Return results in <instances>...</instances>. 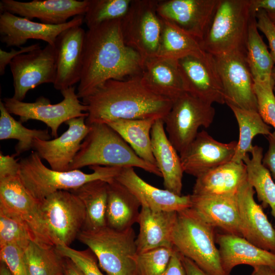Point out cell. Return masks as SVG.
<instances>
[{"label": "cell", "instance_id": "cell-34", "mask_svg": "<svg viewBox=\"0 0 275 275\" xmlns=\"http://www.w3.org/2000/svg\"><path fill=\"white\" fill-rule=\"evenodd\" d=\"M246 58L254 81L273 82L274 62L258 32L256 14H253L249 26L246 43Z\"/></svg>", "mask_w": 275, "mask_h": 275}, {"label": "cell", "instance_id": "cell-37", "mask_svg": "<svg viewBox=\"0 0 275 275\" xmlns=\"http://www.w3.org/2000/svg\"><path fill=\"white\" fill-rule=\"evenodd\" d=\"M0 140L15 139L18 143L15 146L16 155H18L33 149L35 139L49 140L50 135L47 129H31L25 127L20 121L16 120L0 101Z\"/></svg>", "mask_w": 275, "mask_h": 275}, {"label": "cell", "instance_id": "cell-38", "mask_svg": "<svg viewBox=\"0 0 275 275\" xmlns=\"http://www.w3.org/2000/svg\"><path fill=\"white\" fill-rule=\"evenodd\" d=\"M25 253L30 275H62L64 257L56 246L31 241Z\"/></svg>", "mask_w": 275, "mask_h": 275}, {"label": "cell", "instance_id": "cell-53", "mask_svg": "<svg viewBox=\"0 0 275 275\" xmlns=\"http://www.w3.org/2000/svg\"><path fill=\"white\" fill-rule=\"evenodd\" d=\"M251 275H275V269L266 266H257L253 267Z\"/></svg>", "mask_w": 275, "mask_h": 275}, {"label": "cell", "instance_id": "cell-28", "mask_svg": "<svg viewBox=\"0 0 275 275\" xmlns=\"http://www.w3.org/2000/svg\"><path fill=\"white\" fill-rule=\"evenodd\" d=\"M145 86L156 94L175 101L185 92L177 60L155 57L144 62L141 73Z\"/></svg>", "mask_w": 275, "mask_h": 275}, {"label": "cell", "instance_id": "cell-32", "mask_svg": "<svg viewBox=\"0 0 275 275\" xmlns=\"http://www.w3.org/2000/svg\"><path fill=\"white\" fill-rule=\"evenodd\" d=\"M108 183L96 180L70 190L82 202L86 211L85 230H95L106 225Z\"/></svg>", "mask_w": 275, "mask_h": 275}, {"label": "cell", "instance_id": "cell-52", "mask_svg": "<svg viewBox=\"0 0 275 275\" xmlns=\"http://www.w3.org/2000/svg\"><path fill=\"white\" fill-rule=\"evenodd\" d=\"M62 275H84V274L70 259L64 257Z\"/></svg>", "mask_w": 275, "mask_h": 275}, {"label": "cell", "instance_id": "cell-44", "mask_svg": "<svg viewBox=\"0 0 275 275\" xmlns=\"http://www.w3.org/2000/svg\"><path fill=\"white\" fill-rule=\"evenodd\" d=\"M0 259L12 275H30L22 248L13 244L0 245Z\"/></svg>", "mask_w": 275, "mask_h": 275}, {"label": "cell", "instance_id": "cell-8", "mask_svg": "<svg viewBox=\"0 0 275 275\" xmlns=\"http://www.w3.org/2000/svg\"><path fill=\"white\" fill-rule=\"evenodd\" d=\"M42 218L53 245L69 246L77 238L86 220L85 207L69 190H59L40 202Z\"/></svg>", "mask_w": 275, "mask_h": 275}, {"label": "cell", "instance_id": "cell-16", "mask_svg": "<svg viewBox=\"0 0 275 275\" xmlns=\"http://www.w3.org/2000/svg\"><path fill=\"white\" fill-rule=\"evenodd\" d=\"M84 16L79 15L61 24L37 22L9 12L0 14V40L7 47H21L29 40H41L54 46L57 38L65 30L81 26Z\"/></svg>", "mask_w": 275, "mask_h": 275}, {"label": "cell", "instance_id": "cell-33", "mask_svg": "<svg viewBox=\"0 0 275 275\" xmlns=\"http://www.w3.org/2000/svg\"><path fill=\"white\" fill-rule=\"evenodd\" d=\"M251 153V158L248 154L242 160L246 166L247 181L254 189L263 207L271 208L275 221V183L270 172L262 163L263 148L255 145Z\"/></svg>", "mask_w": 275, "mask_h": 275}, {"label": "cell", "instance_id": "cell-4", "mask_svg": "<svg viewBox=\"0 0 275 275\" xmlns=\"http://www.w3.org/2000/svg\"><path fill=\"white\" fill-rule=\"evenodd\" d=\"M36 151L19 162V178L28 191L39 202L59 190H72L96 180L109 182L115 179L122 168L94 166L88 174L79 170L61 172L49 169Z\"/></svg>", "mask_w": 275, "mask_h": 275}, {"label": "cell", "instance_id": "cell-30", "mask_svg": "<svg viewBox=\"0 0 275 275\" xmlns=\"http://www.w3.org/2000/svg\"><path fill=\"white\" fill-rule=\"evenodd\" d=\"M108 183L106 225L124 230L138 223L141 204L135 196L115 179Z\"/></svg>", "mask_w": 275, "mask_h": 275}, {"label": "cell", "instance_id": "cell-55", "mask_svg": "<svg viewBox=\"0 0 275 275\" xmlns=\"http://www.w3.org/2000/svg\"><path fill=\"white\" fill-rule=\"evenodd\" d=\"M271 77L273 82V89L275 91V67L272 70Z\"/></svg>", "mask_w": 275, "mask_h": 275}, {"label": "cell", "instance_id": "cell-20", "mask_svg": "<svg viewBox=\"0 0 275 275\" xmlns=\"http://www.w3.org/2000/svg\"><path fill=\"white\" fill-rule=\"evenodd\" d=\"M86 32L75 26L62 32L55 43L56 75L53 87L60 91L79 83Z\"/></svg>", "mask_w": 275, "mask_h": 275}, {"label": "cell", "instance_id": "cell-9", "mask_svg": "<svg viewBox=\"0 0 275 275\" xmlns=\"http://www.w3.org/2000/svg\"><path fill=\"white\" fill-rule=\"evenodd\" d=\"M159 0H132L121 20L125 43L135 50L144 61L156 57L162 29L157 7Z\"/></svg>", "mask_w": 275, "mask_h": 275}, {"label": "cell", "instance_id": "cell-23", "mask_svg": "<svg viewBox=\"0 0 275 275\" xmlns=\"http://www.w3.org/2000/svg\"><path fill=\"white\" fill-rule=\"evenodd\" d=\"M115 179L135 196L141 207L153 210L177 212L191 207L190 195L179 196L166 189L152 186L142 179L133 168H122Z\"/></svg>", "mask_w": 275, "mask_h": 275}, {"label": "cell", "instance_id": "cell-43", "mask_svg": "<svg viewBox=\"0 0 275 275\" xmlns=\"http://www.w3.org/2000/svg\"><path fill=\"white\" fill-rule=\"evenodd\" d=\"M56 248L63 257L70 259L84 275H104L99 267L96 257L90 249L77 250L64 245H58Z\"/></svg>", "mask_w": 275, "mask_h": 275}, {"label": "cell", "instance_id": "cell-12", "mask_svg": "<svg viewBox=\"0 0 275 275\" xmlns=\"http://www.w3.org/2000/svg\"><path fill=\"white\" fill-rule=\"evenodd\" d=\"M214 57L224 89L225 103L258 112L254 81L246 53L233 51Z\"/></svg>", "mask_w": 275, "mask_h": 275}, {"label": "cell", "instance_id": "cell-24", "mask_svg": "<svg viewBox=\"0 0 275 275\" xmlns=\"http://www.w3.org/2000/svg\"><path fill=\"white\" fill-rule=\"evenodd\" d=\"M215 240L226 275H230L233 269L239 265L266 266L275 269V253L255 245L243 237L218 233Z\"/></svg>", "mask_w": 275, "mask_h": 275}, {"label": "cell", "instance_id": "cell-51", "mask_svg": "<svg viewBox=\"0 0 275 275\" xmlns=\"http://www.w3.org/2000/svg\"><path fill=\"white\" fill-rule=\"evenodd\" d=\"M182 260L186 275H210L202 269L192 260L182 255Z\"/></svg>", "mask_w": 275, "mask_h": 275}, {"label": "cell", "instance_id": "cell-2", "mask_svg": "<svg viewBox=\"0 0 275 275\" xmlns=\"http://www.w3.org/2000/svg\"><path fill=\"white\" fill-rule=\"evenodd\" d=\"M141 74L108 80L83 98L88 108L87 125L120 119L163 120L173 101L151 91Z\"/></svg>", "mask_w": 275, "mask_h": 275}, {"label": "cell", "instance_id": "cell-5", "mask_svg": "<svg viewBox=\"0 0 275 275\" xmlns=\"http://www.w3.org/2000/svg\"><path fill=\"white\" fill-rule=\"evenodd\" d=\"M214 229L191 208L178 212L173 246L209 274L226 275L215 244Z\"/></svg>", "mask_w": 275, "mask_h": 275}, {"label": "cell", "instance_id": "cell-42", "mask_svg": "<svg viewBox=\"0 0 275 275\" xmlns=\"http://www.w3.org/2000/svg\"><path fill=\"white\" fill-rule=\"evenodd\" d=\"M254 81L258 111L263 120L275 130V95L273 82Z\"/></svg>", "mask_w": 275, "mask_h": 275}, {"label": "cell", "instance_id": "cell-39", "mask_svg": "<svg viewBox=\"0 0 275 275\" xmlns=\"http://www.w3.org/2000/svg\"><path fill=\"white\" fill-rule=\"evenodd\" d=\"M132 0H89L84 15L88 29L105 22L121 20L127 13Z\"/></svg>", "mask_w": 275, "mask_h": 275}, {"label": "cell", "instance_id": "cell-41", "mask_svg": "<svg viewBox=\"0 0 275 275\" xmlns=\"http://www.w3.org/2000/svg\"><path fill=\"white\" fill-rule=\"evenodd\" d=\"M175 251L174 248L160 247L138 253V275H159L167 267Z\"/></svg>", "mask_w": 275, "mask_h": 275}, {"label": "cell", "instance_id": "cell-48", "mask_svg": "<svg viewBox=\"0 0 275 275\" xmlns=\"http://www.w3.org/2000/svg\"><path fill=\"white\" fill-rule=\"evenodd\" d=\"M268 149L262 158V163L275 180V130L267 135Z\"/></svg>", "mask_w": 275, "mask_h": 275}, {"label": "cell", "instance_id": "cell-49", "mask_svg": "<svg viewBox=\"0 0 275 275\" xmlns=\"http://www.w3.org/2000/svg\"><path fill=\"white\" fill-rule=\"evenodd\" d=\"M159 275H186L182 255L175 249L167 267Z\"/></svg>", "mask_w": 275, "mask_h": 275}, {"label": "cell", "instance_id": "cell-6", "mask_svg": "<svg viewBox=\"0 0 275 275\" xmlns=\"http://www.w3.org/2000/svg\"><path fill=\"white\" fill-rule=\"evenodd\" d=\"M250 0H219L203 38L202 49L214 56L233 51L246 53Z\"/></svg>", "mask_w": 275, "mask_h": 275}, {"label": "cell", "instance_id": "cell-25", "mask_svg": "<svg viewBox=\"0 0 275 275\" xmlns=\"http://www.w3.org/2000/svg\"><path fill=\"white\" fill-rule=\"evenodd\" d=\"M190 197V208L208 224L224 233L241 236L236 195L191 194Z\"/></svg>", "mask_w": 275, "mask_h": 275}, {"label": "cell", "instance_id": "cell-35", "mask_svg": "<svg viewBox=\"0 0 275 275\" xmlns=\"http://www.w3.org/2000/svg\"><path fill=\"white\" fill-rule=\"evenodd\" d=\"M163 20L159 47L156 57L178 60L189 55H201L204 51L199 41L175 24Z\"/></svg>", "mask_w": 275, "mask_h": 275}, {"label": "cell", "instance_id": "cell-19", "mask_svg": "<svg viewBox=\"0 0 275 275\" xmlns=\"http://www.w3.org/2000/svg\"><path fill=\"white\" fill-rule=\"evenodd\" d=\"M237 144L235 141L221 143L205 130L199 132L185 151L179 154L184 173L197 178L232 161Z\"/></svg>", "mask_w": 275, "mask_h": 275}, {"label": "cell", "instance_id": "cell-31", "mask_svg": "<svg viewBox=\"0 0 275 275\" xmlns=\"http://www.w3.org/2000/svg\"><path fill=\"white\" fill-rule=\"evenodd\" d=\"M157 119H117L106 123L146 162L157 166L151 139L152 127Z\"/></svg>", "mask_w": 275, "mask_h": 275}, {"label": "cell", "instance_id": "cell-26", "mask_svg": "<svg viewBox=\"0 0 275 275\" xmlns=\"http://www.w3.org/2000/svg\"><path fill=\"white\" fill-rule=\"evenodd\" d=\"M177 212L153 210L142 206L135 240L138 253L160 247L174 248L173 234Z\"/></svg>", "mask_w": 275, "mask_h": 275}, {"label": "cell", "instance_id": "cell-27", "mask_svg": "<svg viewBox=\"0 0 275 275\" xmlns=\"http://www.w3.org/2000/svg\"><path fill=\"white\" fill-rule=\"evenodd\" d=\"M152 152L165 189L182 195L184 171L180 155L166 133L163 120L157 119L151 131Z\"/></svg>", "mask_w": 275, "mask_h": 275}, {"label": "cell", "instance_id": "cell-3", "mask_svg": "<svg viewBox=\"0 0 275 275\" xmlns=\"http://www.w3.org/2000/svg\"><path fill=\"white\" fill-rule=\"evenodd\" d=\"M89 131L68 171L89 166L136 167L161 177L158 167L141 158L111 126L97 123L88 125Z\"/></svg>", "mask_w": 275, "mask_h": 275}, {"label": "cell", "instance_id": "cell-56", "mask_svg": "<svg viewBox=\"0 0 275 275\" xmlns=\"http://www.w3.org/2000/svg\"><path fill=\"white\" fill-rule=\"evenodd\" d=\"M269 17L271 19V20L273 21V22L275 24V14H268Z\"/></svg>", "mask_w": 275, "mask_h": 275}, {"label": "cell", "instance_id": "cell-7", "mask_svg": "<svg viewBox=\"0 0 275 275\" xmlns=\"http://www.w3.org/2000/svg\"><path fill=\"white\" fill-rule=\"evenodd\" d=\"M77 239L91 250L107 275H138L132 227L122 231L107 226L92 231L82 230Z\"/></svg>", "mask_w": 275, "mask_h": 275}, {"label": "cell", "instance_id": "cell-14", "mask_svg": "<svg viewBox=\"0 0 275 275\" xmlns=\"http://www.w3.org/2000/svg\"><path fill=\"white\" fill-rule=\"evenodd\" d=\"M185 92L212 104L225 103L224 89L214 56L205 52L177 60Z\"/></svg>", "mask_w": 275, "mask_h": 275}, {"label": "cell", "instance_id": "cell-50", "mask_svg": "<svg viewBox=\"0 0 275 275\" xmlns=\"http://www.w3.org/2000/svg\"><path fill=\"white\" fill-rule=\"evenodd\" d=\"M251 11L256 14L264 10L268 14H275V0H250Z\"/></svg>", "mask_w": 275, "mask_h": 275}, {"label": "cell", "instance_id": "cell-10", "mask_svg": "<svg viewBox=\"0 0 275 275\" xmlns=\"http://www.w3.org/2000/svg\"><path fill=\"white\" fill-rule=\"evenodd\" d=\"M212 104L184 92L173 101L164 118V128L173 146L181 154L196 138L199 127H208L215 111Z\"/></svg>", "mask_w": 275, "mask_h": 275}, {"label": "cell", "instance_id": "cell-45", "mask_svg": "<svg viewBox=\"0 0 275 275\" xmlns=\"http://www.w3.org/2000/svg\"><path fill=\"white\" fill-rule=\"evenodd\" d=\"M257 27L266 37L270 55L275 64V24L264 10H259L256 13Z\"/></svg>", "mask_w": 275, "mask_h": 275}, {"label": "cell", "instance_id": "cell-29", "mask_svg": "<svg viewBox=\"0 0 275 275\" xmlns=\"http://www.w3.org/2000/svg\"><path fill=\"white\" fill-rule=\"evenodd\" d=\"M247 180L246 166L242 161H231L197 177L193 195H236Z\"/></svg>", "mask_w": 275, "mask_h": 275}, {"label": "cell", "instance_id": "cell-17", "mask_svg": "<svg viewBox=\"0 0 275 275\" xmlns=\"http://www.w3.org/2000/svg\"><path fill=\"white\" fill-rule=\"evenodd\" d=\"M219 0H159V16L199 42L204 37Z\"/></svg>", "mask_w": 275, "mask_h": 275}, {"label": "cell", "instance_id": "cell-22", "mask_svg": "<svg viewBox=\"0 0 275 275\" xmlns=\"http://www.w3.org/2000/svg\"><path fill=\"white\" fill-rule=\"evenodd\" d=\"M86 118L81 117L67 121L65 124L68 126V129L53 140H34L33 149L41 159L47 161L51 169L68 171L90 129L86 123Z\"/></svg>", "mask_w": 275, "mask_h": 275}, {"label": "cell", "instance_id": "cell-11", "mask_svg": "<svg viewBox=\"0 0 275 275\" xmlns=\"http://www.w3.org/2000/svg\"><path fill=\"white\" fill-rule=\"evenodd\" d=\"M63 96L59 103L51 104L48 98L40 96L34 102H25L13 97L5 98L3 103L11 114L18 116L21 122L35 120L44 122L58 137L61 125L76 118L88 116L87 106L81 102L72 86L61 91Z\"/></svg>", "mask_w": 275, "mask_h": 275}, {"label": "cell", "instance_id": "cell-40", "mask_svg": "<svg viewBox=\"0 0 275 275\" xmlns=\"http://www.w3.org/2000/svg\"><path fill=\"white\" fill-rule=\"evenodd\" d=\"M35 241L28 226L19 218L0 210V245L13 244L24 250Z\"/></svg>", "mask_w": 275, "mask_h": 275}, {"label": "cell", "instance_id": "cell-18", "mask_svg": "<svg viewBox=\"0 0 275 275\" xmlns=\"http://www.w3.org/2000/svg\"><path fill=\"white\" fill-rule=\"evenodd\" d=\"M89 0H34L19 2L1 0L0 12L11 14L32 20L38 19L41 22L48 24H61L68 22L71 17L84 16Z\"/></svg>", "mask_w": 275, "mask_h": 275}, {"label": "cell", "instance_id": "cell-15", "mask_svg": "<svg viewBox=\"0 0 275 275\" xmlns=\"http://www.w3.org/2000/svg\"><path fill=\"white\" fill-rule=\"evenodd\" d=\"M0 210L24 222L31 231L35 242L43 245L54 246L45 230L40 202L28 191L19 175L0 179Z\"/></svg>", "mask_w": 275, "mask_h": 275}, {"label": "cell", "instance_id": "cell-47", "mask_svg": "<svg viewBox=\"0 0 275 275\" xmlns=\"http://www.w3.org/2000/svg\"><path fill=\"white\" fill-rule=\"evenodd\" d=\"M19 162L13 156L0 153V179L19 175Z\"/></svg>", "mask_w": 275, "mask_h": 275}, {"label": "cell", "instance_id": "cell-54", "mask_svg": "<svg viewBox=\"0 0 275 275\" xmlns=\"http://www.w3.org/2000/svg\"><path fill=\"white\" fill-rule=\"evenodd\" d=\"M0 275H12L7 267L3 263H1Z\"/></svg>", "mask_w": 275, "mask_h": 275}, {"label": "cell", "instance_id": "cell-21", "mask_svg": "<svg viewBox=\"0 0 275 275\" xmlns=\"http://www.w3.org/2000/svg\"><path fill=\"white\" fill-rule=\"evenodd\" d=\"M255 190L247 180L236 194L241 236L255 245L275 253V228L254 199Z\"/></svg>", "mask_w": 275, "mask_h": 275}, {"label": "cell", "instance_id": "cell-46", "mask_svg": "<svg viewBox=\"0 0 275 275\" xmlns=\"http://www.w3.org/2000/svg\"><path fill=\"white\" fill-rule=\"evenodd\" d=\"M40 48H41L40 44L36 43L21 47L18 50L11 48L10 51L0 49V75L3 76L5 74L6 66L9 65L14 58L19 54L29 52Z\"/></svg>", "mask_w": 275, "mask_h": 275}, {"label": "cell", "instance_id": "cell-1", "mask_svg": "<svg viewBox=\"0 0 275 275\" xmlns=\"http://www.w3.org/2000/svg\"><path fill=\"white\" fill-rule=\"evenodd\" d=\"M121 20L105 22L86 32L77 91L79 98L89 95L108 80L123 79L141 74L144 61L125 43Z\"/></svg>", "mask_w": 275, "mask_h": 275}, {"label": "cell", "instance_id": "cell-13", "mask_svg": "<svg viewBox=\"0 0 275 275\" xmlns=\"http://www.w3.org/2000/svg\"><path fill=\"white\" fill-rule=\"evenodd\" d=\"M12 74L13 98L22 101L27 93L39 85L54 82L56 49L47 44L32 51L19 54L9 64Z\"/></svg>", "mask_w": 275, "mask_h": 275}, {"label": "cell", "instance_id": "cell-36", "mask_svg": "<svg viewBox=\"0 0 275 275\" xmlns=\"http://www.w3.org/2000/svg\"><path fill=\"white\" fill-rule=\"evenodd\" d=\"M232 111L238 124L239 135L235 152L232 161L240 162L251 153L254 138L258 134L268 135L271 127L262 119L258 112L228 105Z\"/></svg>", "mask_w": 275, "mask_h": 275}]
</instances>
